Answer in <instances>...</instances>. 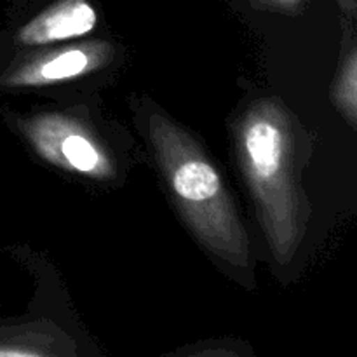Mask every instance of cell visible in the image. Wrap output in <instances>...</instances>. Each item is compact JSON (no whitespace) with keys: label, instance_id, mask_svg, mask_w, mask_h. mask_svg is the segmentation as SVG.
<instances>
[{"label":"cell","instance_id":"cell-1","mask_svg":"<svg viewBox=\"0 0 357 357\" xmlns=\"http://www.w3.org/2000/svg\"><path fill=\"white\" fill-rule=\"evenodd\" d=\"M236 145L272 255L289 264L307 229L295 119L279 100L255 101L237 122Z\"/></svg>","mask_w":357,"mask_h":357},{"label":"cell","instance_id":"cell-2","mask_svg":"<svg viewBox=\"0 0 357 357\" xmlns=\"http://www.w3.org/2000/svg\"><path fill=\"white\" fill-rule=\"evenodd\" d=\"M149 139L181 215L211 253L234 267L250 265V239L215 164L185 129L164 114L146 119Z\"/></svg>","mask_w":357,"mask_h":357},{"label":"cell","instance_id":"cell-3","mask_svg":"<svg viewBox=\"0 0 357 357\" xmlns=\"http://www.w3.org/2000/svg\"><path fill=\"white\" fill-rule=\"evenodd\" d=\"M20 126L35 152L52 166L98 180L114 174L107 150L84 122L47 112L23 119Z\"/></svg>","mask_w":357,"mask_h":357},{"label":"cell","instance_id":"cell-4","mask_svg":"<svg viewBox=\"0 0 357 357\" xmlns=\"http://www.w3.org/2000/svg\"><path fill=\"white\" fill-rule=\"evenodd\" d=\"M107 44H86L44 52L14 66L2 82L9 87H40L79 79L103 66L110 56Z\"/></svg>","mask_w":357,"mask_h":357},{"label":"cell","instance_id":"cell-5","mask_svg":"<svg viewBox=\"0 0 357 357\" xmlns=\"http://www.w3.org/2000/svg\"><path fill=\"white\" fill-rule=\"evenodd\" d=\"M96 9L87 0H58L28 21L16 40L23 45H47L84 37L96 28Z\"/></svg>","mask_w":357,"mask_h":357},{"label":"cell","instance_id":"cell-6","mask_svg":"<svg viewBox=\"0 0 357 357\" xmlns=\"http://www.w3.org/2000/svg\"><path fill=\"white\" fill-rule=\"evenodd\" d=\"M51 335H40L28 330H0V356L3 357L59 354L56 349H51Z\"/></svg>","mask_w":357,"mask_h":357},{"label":"cell","instance_id":"cell-7","mask_svg":"<svg viewBox=\"0 0 357 357\" xmlns=\"http://www.w3.org/2000/svg\"><path fill=\"white\" fill-rule=\"evenodd\" d=\"M357 59L354 45L349 51L344 65H342L340 75H338L337 86H335V98L340 107L342 114L347 117L352 126L356 124V93H357Z\"/></svg>","mask_w":357,"mask_h":357},{"label":"cell","instance_id":"cell-8","mask_svg":"<svg viewBox=\"0 0 357 357\" xmlns=\"http://www.w3.org/2000/svg\"><path fill=\"white\" fill-rule=\"evenodd\" d=\"M302 0H255L257 6L267 7V9H275V10H293L300 6Z\"/></svg>","mask_w":357,"mask_h":357}]
</instances>
